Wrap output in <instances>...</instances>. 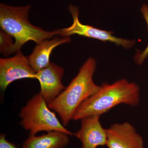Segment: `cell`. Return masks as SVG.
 <instances>
[{
  "instance_id": "cell-8",
  "label": "cell",
  "mask_w": 148,
  "mask_h": 148,
  "mask_svg": "<svg viewBox=\"0 0 148 148\" xmlns=\"http://www.w3.org/2000/svg\"><path fill=\"white\" fill-rule=\"evenodd\" d=\"M64 70L53 63L37 72V79L40 84V92L46 102L48 104L57 98L66 87L62 83Z\"/></svg>"
},
{
  "instance_id": "cell-4",
  "label": "cell",
  "mask_w": 148,
  "mask_h": 148,
  "mask_svg": "<svg viewBox=\"0 0 148 148\" xmlns=\"http://www.w3.org/2000/svg\"><path fill=\"white\" fill-rule=\"evenodd\" d=\"M47 104L40 92L29 99L19 114L22 119L20 122L21 126L30 131V135H36L42 131H59L74 135V133L61 124Z\"/></svg>"
},
{
  "instance_id": "cell-5",
  "label": "cell",
  "mask_w": 148,
  "mask_h": 148,
  "mask_svg": "<svg viewBox=\"0 0 148 148\" xmlns=\"http://www.w3.org/2000/svg\"><path fill=\"white\" fill-rule=\"evenodd\" d=\"M69 10L73 17V24L68 28L58 29V36L61 37H70L71 35L77 34L100 40L105 42H110L114 43L116 45L121 46L127 49L131 48L135 45V41L134 40L118 38L112 35L113 32L101 30L92 26L82 24L79 18V10L77 7L70 5Z\"/></svg>"
},
{
  "instance_id": "cell-10",
  "label": "cell",
  "mask_w": 148,
  "mask_h": 148,
  "mask_svg": "<svg viewBox=\"0 0 148 148\" xmlns=\"http://www.w3.org/2000/svg\"><path fill=\"white\" fill-rule=\"evenodd\" d=\"M70 37H59L46 39L37 44L31 55L27 56L32 69L36 72L44 69L50 63L49 57L53 49L58 45L70 42Z\"/></svg>"
},
{
  "instance_id": "cell-13",
  "label": "cell",
  "mask_w": 148,
  "mask_h": 148,
  "mask_svg": "<svg viewBox=\"0 0 148 148\" xmlns=\"http://www.w3.org/2000/svg\"><path fill=\"white\" fill-rule=\"evenodd\" d=\"M140 11L142 13L143 18L145 19L148 29V5L144 4L140 9ZM148 45L145 50L141 52H138L134 56V60L136 64L142 65L148 57Z\"/></svg>"
},
{
  "instance_id": "cell-6",
  "label": "cell",
  "mask_w": 148,
  "mask_h": 148,
  "mask_svg": "<svg viewBox=\"0 0 148 148\" xmlns=\"http://www.w3.org/2000/svg\"><path fill=\"white\" fill-rule=\"evenodd\" d=\"M36 72L29 64L28 57L21 50L9 58L0 59V87L4 91L9 85L16 80L37 79Z\"/></svg>"
},
{
  "instance_id": "cell-14",
  "label": "cell",
  "mask_w": 148,
  "mask_h": 148,
  "mask_svg": "<svg viewBox=\"0 0 148 148\" xmlns=\"http://www.w3.org/2000/svg\"><path fill=\"white\" fill-rule=\"evenodd\" d=\"M0 148H18L16 147L12 143L7 141L5 135L1 134L0 135Z\"/></svg>"
},
{
  "instance_id": "cell-11",
  "label": "cell",
  "mask_w": 148,
  "mask_h": 148,
  "mask_svg": "<svg viewBox=\"0 0 148 148\" xmlns=\"http://www.w3.org/2000/svg\"><path fill=\"white\" fill-rule=\"evenodd\" d=\"M69 136L59 131H50L39 136L30 135L22 148H64L69 145Z\"/></svg>"
},
{
  "instance_id": "cell-2",
  "label": "cell",
  "mask_w": 148,
  "mask_h": 148,
  "mask_svg": "<svg viewBox=\"0 0 148 148\" xmlns=\"http://www.w3.org/2000/svg\"><path fill=\"white\" fill-rule=\"evenodd\" d=\"M96 67L95 59L88 58L65 90L47 104L49 108L58 114L64 126L68 125L82 102L101 88L92 79Z\"/></svg>"
},
{
  "instance_id": "cell-12",
  "label": "cell",
  "mask_w": 148,
  "mask_h": 148,
  "mask_svg": "<svg viewBox=\"0 0 148 148\" xmlns=\"http://www.w3.org/2000/svg\"><path fill=\"white\" fill-rule=\"evenodd\" d=\"M13 37L5 32L3 29L0 30V51L5 56L12 53L14 42Z\"/></svg>"
},
{
  "instance_id": "cell-1",
  "label": "cell",
  "mask_w": 148,
  "mask_h": 148,
  "mask_svg": "<svg viewBox=\"0 0 148 148\" xmlns=\"http://www.w3.org/2000/svg\"><path fill=\"white\" fill-rule=\"evenodd\" d=\"M140 91L138 84L124 79L112 84H104L98 92L80 105L72 120L77 121L89 116H101L121 104L138 106L140 101Z\"/></svg>"
},
{
  "instance_id": "cell-7",
  "label": "cell",
  "mask_w": 148,
  "mask_h": 148,
  "mask_svg": "<svg viewBox=\"0 0 148 148\" xmlns=\"http://www.w3.org/2000/svg\"><path fill=\"white\" fill-rule=\"evenodd\" d=\"M106 131L108 148H144L143 138L129 123H114Z\"/></svg>"
},
{
  "instance_id": "cell-3",
  "label": "cell",
  "mask_w": 148,
  "mask_h": 148,
  "mask_svg": "<svg viewBox=\"0 0 148 148\" xmlns=\"http://www.w3.org/2000/svg\"><path fill=\"white\" fill-rule=\"evenodd\" d=\"M30 8V5L15 7L0 4L1 29L15 40L12 53L21 50L22 46L29 41H33L38 44L58 36V29L47 32L31 24L29 20Z\"/></svg>"
},
{
  "instance_id": "cell-9",
  "label": "cell",
  "mask_w": 148,
  "mask_h": 148,
  "mask_svg": "<svg viewBox=\"0 0 148 148\" xmlns=\"http://www.w3.org/2000/svg\"><path fill=\"white\" fill-rule=\"evenodd\" d=\"M100 115H91L80 120V129L74 133L81 141L82 148H97L106 145L107 133L100 121Z\"/></svg>"
}]
</instances>
